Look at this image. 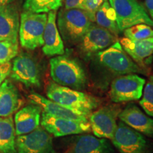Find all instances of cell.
<instances>
[{
    "label": "cell",
    "mask_w": 153,
    "mask_h": 153,
    "mask_svg": "<svg viewBox=\"0 0 153 153\" xmlns=\"http://www.w3.org/2000/svg\"><path fill=\"white\" fill-rule=\"evenodd\" d=\"M48 99L70 109L77 111L90 116L101 104L98 98L89 94L82 92L67 87L59 85L54 82L47 87Z\"/></svg>",
    "instance_id": "obj_1"
},
{
    "label": "cell",
    "mask_w": 153,
    "mask_h": 153,
    "mask_svg": "<svg viewBox=\"0 0 153 153\" xmlns=\"http://www.w3.org/2000/svg\"><path fill=\"white\" fill-rule=\"evenodd\" d=\"M56 22L62 41L72 45L80 43L93 22L82 9L62 8L57 14Z\"/></svg>",
    "instance_id": "obj_2"
},
{
    "label": "cell",
    "mask_w": 153,
    "mask_h": 153,
    "mask_svg": "<svg viewBox=\"0 0 153 153\" xmlns=\"http://www.w3.org/2000/svg\"><path fill=\"white\" fill-rule=\"evenodd\" d=\"M50 72L57 85L81 90L87 85V76L82 66L70 57L59 55L50 60Z\"/></svg>",
    "instance_id": "obj_3"
},
{
    "label": "cell",
    "mask_w": 153,
    "mask_h": 153,
    "mask_svg": "<svg viewBox=\"0 0 153 153\" xmlns=\"http://www.w3.org/2000/svg\"><path fill=\"white\" fill-rule=\"evenodd\" d=\"M48 21L45 13L24 11L20 16L19 41L25 49L35 50L43 45V35Z\"/></svg>",
    "instance_id": "obj_4"
},
{
    "label": "cell",
    "mask_w": 153,
    "mask_h": 153,
    "mask_svg": "<svg viewBox=\"0 0 153 153\" xmlns=\"http://www.w3.org/2000/svg\"><path fill=\"white\" fill-rule=\"evenodd\" d=\"M99 62L105 68L117 75L144 73V70L126 53L118 41L97 53Z\"/></svg>",
    "instance_id": "obj_5"
},
{
    "label": "cell",
    "mask_w": 153,
    "mask_h": 153,
    "mask_svg": "<svg viewBox=\"0 0 153 153\" xmlns=\"http://www.w3.org/2000/svg\"><path fill=\"white\" fill-rule=\"evenodd\" d=\"M108 1L116 13L120 31L139 24L153 27V20L137 0H108Z\"/></svg>",
    "instance_id": "obj_6"
},
{
    "label": "cell",
    "mask_w": 153,
    "mask_h": 153,
    "mask_svg": "<svg viewBox=\"0 0 153 153\" xmlns=\"http://www.w3.org/2000/svg\"><path fill=\"white\" fill-rule=\"evenodd\" d=\"M145 79L136 74L120 75L112 82L110 98L115 103L138 100L142 97Z\"/></svg>",
    "instance_id": "obj_7"
},
{
    "label": "cell",
    "mask_w": 153,
    "mask_h": 153,
    "mask_svg": "<svg viewBox=\"0 0 153 153\" xmlns=\"http://www.w3.org/2000/svg\"><path fill=\"white\" fill-rule=\"evenodd\" d=\"M121 111L118 105H108L91 113L89 121L94 136L111 140L117 128V118Z\"/></svg>",
    "instance_id": "obj_8"
},
{
    "label": "cell",
    "mask_w": 153,
    "mask_h": 153,
    "mask_svg": "<svg viewBox=\"0 0 153 153\" xmlns=\"http://www.w3.org/2000/svg\"><path fill=\"white\" fill-rule=\"evenodd\" d=\"M11 77L28 87L41 86V72L36 59L26 52L17 55L13 60Z\"/></svg>",
    "instance_id": "obj_9"
},
{
    "label": "cell",
    "mask_w": 153,
    "mask_h": 153,
    "mask_svg": "<svg viewBox=\"0 0 153 153\" xmlns=\"http://www.w3.org/2000/svg\"><path fill=\"white\" fill-rule=\"evenodd\" d=\"M41 124L48 133L55 137L77 135L89 133L91 131L89 121L85 122L57 117L44 111L41 114Z\"/></svg>",
    "instance_id": "obj_10"
},
{
    "label": "cell",
    "mask_w": 153,
    "mask_h": 153,
    "mask_svg": "<svg viewBox=\"0 0 153 153\" xmlns=\"http://www.w3.org/2000/svg\"><path fill=\"white\" fill-rule=\"evenodd\" d=\"M111 141L120 153H148V144L142 134L120 120Z\"/></svg>",
    "instance_id": "obj_11"
},
{
    "label": "cell",
    "mask_w": 153,
    "mask_h": 153,
    "mask_svg": "<svg viewBox=\"0 0 153 153\" xmlns=\"http://www.w3.org/2000/svg\"><path fill=\"white\" fill-rule=\"evenodd\" d=\"M16 148L17 153H57L51 134L42 126L26 135H19Z\"/></svg>",
    "instance_id": "obj_12"
},
{
    "label": "cell",
    "mask_w": 153,
    "mask_h": 153,
    "mask_svg": "<svg viewBox=\"0 0 153 153\" xmlns=\"http://www.w3.org/2000/svg\"><path fill=\"white\" fill-rule=\"evenodd\" d=\"M115 42L116 36L97 24H91L80 43L84 52L94 53L104 51Z\"/></svg>",
    "instance_id": "obj_13"
},
{
    "label": "cell",
    "mask_w": 153,
    "mask_h": 153,
    "mask_svg": "<svg viewBox=\"0 0 153 153\" xmlns=\"http://www.w3.org/2000/svg\"><path fill=\"white\" fill-rule=\"evenodd\" d=\"M118 118L138 133L153 137V118L145 114L135 105H128L120 111Z\"/></svg>",
    "instance_id": "obj_14"
},
{
    "label": "cell",
    "mask_w": 153,
    "mask_h": 153,
    "mask_svg": "<svg viewBox=\"0 0 153 153\" xmlns=\"http://www.w3.org/2000/svg\"><path fill=\"white\" fill-rule=\"evenodd\" d=\"M28 98L31 104L39 106L43 111L47 114L57 116V117L68 118V119L85 122L89 121V116L88 115L77 111L70 109L65 106L57 104L38 93H30L28 96Z\"/></svg>",
    "instance_id": "obj_15"
},
{
    "label": "cell",
    "mask_w": 153,
    "mask_h": 153,
    "mask_svg": "<svg viewBox=\"0 0 153 153\" xmlns=\"http://www.w3.org/2000/svg\"><path fill=\"white\" fill-rule=\"evenodd\" d=\"M56 11L48 14V21L43 35V52L47 56L62 55L65 53L64 43L57 26Z\"/></svg>",
    "instance_id": "obj_16"
},
{
    "label": "cell",
    "mask_w": 153,
    "mask_h": 153,
    "mask_svg": "<svg viewBox=\"0 0 153 153\" xmlns=\"http://www.w3.org/2000/svg\"><path fill=\"white\" fill-rule=\"evenodd\" d=\"M42 109L38 105L31 104L17 111L14 116L16 135H26L40 126Z\"/></svg>",
    "instance_id": "obj_17"
},
{
    "label": "cell",
    "mask_w": 153,
    "mask_h": 153,
    "mask_svg": "<svg viewBox=\"0 0 153 153\" xmlns=\"http://www.w3.org/2000/svg\"><path fill=\"white\" fill-rule=\"evenodd\" d=\"M119 43L132 60L142 68L153 54V37L143 40H131L124 37Z\"/></svg>",
    "instance_id": "obj_18"
},
{
    "label": "cell",
    "mask_w": 153,
    "mask_h": 153,
    "mask_svg": "<svg viewBox=\"0 0 153 153\" xmlns=\"http://www.w3.org/2000/svg\"><path fill=\"white\" fill-rule=\"evenodd\" d=\"M20 16L11 3L0 9V41H18Z\"/></svg>",
    "instance_id": "obj_19"
},
{
    "label": "cell",
    "mask_w": 153,
    "mask_h": 153,
    "mask_svg": "<svg viewBox=\"0 0 153 153\" xmlns=\"http://www.w3.org/2000/svg\"><path fill=\"white\" fill-rule=\"evenodd\" d=\"M24 100L17 88L9 79L0 86V117L10 116L22 107Z\"/></svg>",
    "instance_id": "obj_20"
},
{
    "label": "cell",
    "mask_w": 153,
    "mask_h": 153,
    "mask_svg": "<svg viewBox=\"0 0 153 153\" xmlns=\"http://www.w3.org/2000/svg\"><path fill=\"white\" fill-rule=\"evenodd\" d=\"M107 139L85 135L76 140L72 153H111Z\"/></svg>",
    "instance_id": "obj_21"
},
{
    "label": "cell",
    "mask_w": 153,
    "mask_h": 153,
    "mask_svg": "<svg viewBox=\"0 0 153 153\" xmlns=\"http://www.w3.org/2000/svg\"><path fill=\"white\" fill-rule=\"evenodd\" d=\"M0 153H17L12 116L0 117Z\"/></svg>",
    "instance_id": "obj_22"
},
{
    "label": "cell",
    "mask_w": 153,
    "mask_h": 153,
    "mask_svg": "<svg viewBox=\"0 0 153 153\" xmlns=\"http://www.w3.org/2000/svg\"><path fill=\"white\" fill-rule=\"evenodd\" d=\"M95 22L98 26L108 30L116 36L120 32L118 26L116 13L108 0H105L97 10L95 14Z\"/></svg>",
    "instance_id": "obj_23"
},
{
    "label": "cell",
    "mask_w": 153,
    "mask_h": 153,
    "mask_svg": "<svg viewBox=\"0 0 153 153\" xmlns=\"http://www.w3.org/2000/svg\"><path fill=\"white\" fill-rule=\"evenodd\" d=\"M63 0H24V9L30 12L49 13L56 11L62 7Z\"/></svg>",
    "instance_id": "obj_24"
},
{
    "label": "cell",
    "mask_w": 153,
    "mask_h": 153,
    "mask_svg": "<svg viewBox=\"0 0 153 153\" xmlns=\"http://www.w3.org/2000/svg\"><path fill=\"white\" fill-rule=\"evenodd\" d=\"M123 31L125 37L131 40H143L153 37L152 26L145 24L134 25Z\"/></svg>",
    "instance_id": "obj_25"
},
{
    "label": "cell",
    "mask_w": 153,
    "mask_h": 153,
    "mask_svg": "<svg viewBox=\"0 0 153 153\" xmlns=\"http://www.w3.org/2000/svg\"><path fill=\"white\" fill-rule=\"evenodd\" d=\"M19 42L0 41V65L9 62L18 55Z\"/></svg>",
    "instance_id": "obj_26"
},
{
    "label": "cell",
    "mask_w": 153,
    "mask_h": 153,
    "mask_svg": "<svg viewBox=\"0 0 153 153\" xmlns=\"http://www.w3.org/2000/svg\"><path fill=\"white\" fill-rule=\"evenodd\" d=\"M139 104L145 114L153 117V75L150 76L143 89L142 97Z\"/></svg>",
    "instance_id": "obj_27"
},
{
    "label": "cell",
    "mask_w": 153,
    "mask_h": 153,
    "mask_svg": "<svg viewBox=\"0 0 153 153\" xmlns=\"http://www.w3.org/2000/svg\"><path fill=\"white\" fill-rule=\"evenodd\" d=\"M85 0H64V7L65 9H82Z\"/></svg>",
    "instance_id": "obj_28"
},
{
    "label": "cell",
    "mask_w": 153,
    "mask_h": 153,
    "mask_svg": "<svg viewBox=\"0 0 153 153\" xmlns=\"http://www.w3.org/2000/svg\"><path fill=\"white\" fill-rule=\"evenodd\" d=\"M11 64L10 62L0 65V86L5 81L7 77L11 73Z\"/></svg>",
    "instance_id": "obj_29"
},
{
    "label": "cell",
    "mask_w": 153,
    "mask_h": 153,
    "mask_svg": "<svg viewBox=\"0 0 153 153\" xmlns=\"http://www.w3.org/2000/svg\"><path fill=\"white\" fill-rule=\"evenodd\" d=\"M145 9L153 20V0H145Z\"/></svg>",
    "instance_id": "obj_30"
},
{
    "label": "cell",
    "mask_w": 153,
    "mask_h": 153,
    "mask_svg": "<svg viewBox=\"0 0 153 153\" xmlns=\"http://www.w3.org/2000/svg\"><path fill=\"white\" fill-rule=\"evenodd\" d=\"M15 0H0V9L13 3Z\"/></svg>",
    "instance_id": "obj_31"
},
{
    "label": "cell",
    "mask_w": 153,
    "mask_h": 153,
    "mask_svg": "<svg viewBox=\"0 0 153 153\" xmlns=\"http://www.w3.org/2000/svg\"><path fill=\"white\" fill-rule=\"evenodd\" d=\"M104 1H105V0H97V1L98 2L99 6H101V4H102L104 2Z\"/></svg>",
    "instance_id": "obj_32"
}]
</instances>
